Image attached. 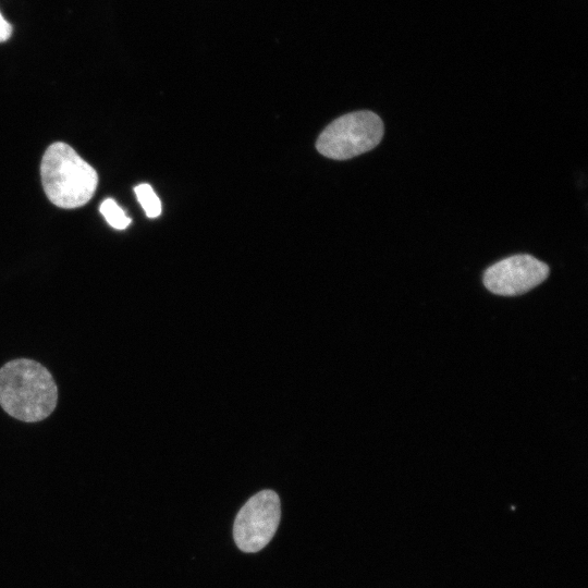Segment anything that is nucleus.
I'll return each instance as SVG.
<instances>
[{"mask_svg": "<svg viewBox=\"0 0 588 588\" xmlns=\"http://www.w3.org/2000/svg\"><path fill=\"white\" fill-rule=\"evenodd\" d=\"M549 267L530 255H514L490 266L483 273L488 291L501 296L522 295L549 275Z\"/></svg>", "mask_w": 588, "mask_h": 588, "instance_id": "39448f33", "label": "nucleus"}, {"mask_svg": "<svg viewBox=\"0 0 588 588\" xmlns=\"http://www.w3.org/2000/svg\"><path fill=\"white\" fill-rule=\"evenodd\" d=\"M383 133V122L375 112H351L338 118L321 132L316 148L327 158L345 160L375 148Z\"/></svg>", "mask_w": 588, "mask_h": 588, "instance_id": "7ed1b4c3", "label": "nucleus"}, {"mask_svg": "<svg viewBox=\"0 0 588 588\" xmlns=\"http://www.w3.org/2000/svg\"><path fill=\"white\" fill-rule=\"evenodd\" d=\"M12 35L11 24L3 17L0 12V42L8 40Z\"/></svg>", "mask_w": 588, "mask_h": 588, "instance_id": "6e6552de", "label": "nucleus"}, {"mask_svg": "<svg viewBox=\"0 0 588 588\" xmlns=\"http://www.w3.org/2000/svg\"><path fill=\"white\" fill-rule=\"evenodd\" d=\"M58 388L50 371L29 358H16L0 368V406L23 422L48 418L57 407Z\"/></svg>", "mask_w": 588, "mask_h": 588, "instance_id": "f257e3e1", "label": "nucleus"}, {"mask_svg": "<svg viewBox=\"0 0 588 588\" xmlns=\"http://www.w3.org/2000/svg\"><path fill=\"white\" fill-rule=\"evenodd\" d=\"M137 200L148 218L160 216L161 201L149 184H139L134 188Z\"/></svg>", "mask_w": 588, "mask_h": 588, "instance_id": "423d86ee", "label": "nucleus"}, {"mask_svg": "<svg viewBox=\"0 0 588 588\" xmlns=\"http://www.w3.org/2000/svg\"><path fill=\"white\" fill-rule=\"evenodd\" d=\"M280 516V499L274 491L262 490L253 495L240 510L234 522L236 546L244 552L261 550L277 531Z\"/></svg>", "mask_w": 588, "mask_h": 588, "instance_id": "20e7f679", "label": "nucleus"}, {"mask_svg": "<svg viewBox=\"0 0 588 588\" xmlns=\"http://www.w3.org/2000/svg\"><path fill=\"white\" fill-rule=\"evenodd\" d=\"M99 210L109 225L117 230H124L131 223V219L125 215L124 210L111 198L105 199Z\"/></svg>", "mask_w": 588, "mask_h": 588, "instance_id": "0eeeda50", "label": "nucleus"}, {"mask_svg": "<svg viewBox=\"0 0 588 588\" xmlns=\"http://www.w3.org/2000/svg\"><path fill=\"white\" fill-rule=\"evenodd\" d=\"M40 175L49 200L64 209L87 204L98 184L96 170L71 146L61 142L51 144L45 151Z\"/></svg>", "mask_w": 588, "mask_h": 588, "instance_id": "f03ea898", "label": "nucleus"}]
</instances>
